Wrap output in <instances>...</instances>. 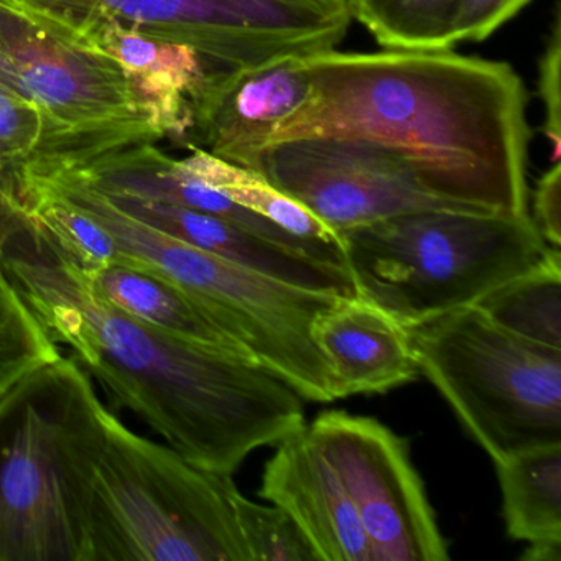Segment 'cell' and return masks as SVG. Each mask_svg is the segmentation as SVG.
<instances>
[{
	"mask_svg": "<svg viewBox=\"0 0 561 561\" xmlns=\"http://www.w3.org/2000/svg\"><path fill=\"white\" fill-rule=\"evenodd\" d=\"M310 93L271 146L353 140L462 211L528 218L527 90L505 61L451 50L304 57Z\"/></svg>",
	"mask_w": 561,
	"mask_h": 561,
	"instance_id": "1",
	"label": "cell"
},
{
	"mask_svg": "<svg viewBox=\"0 0 561 561\" xmlns=\"http://www.w3.org/2000/svg\"><path fill=\"white\" fill-rule=\"evenodd\" d=\"M2 265L58 346L193 465L232 476L305 425L304 399L284 380L124 313L31 236L5 245Z\"/></svg>",
	"mask_w": 561,
	"mask_h": 561,
	"instance_id": "2",
	"label": "cell"
},
{
	"mask_svg": "<svg viewBox=\"0 0 561 561\" xmlns=\"http://www.w3.org/2000/svg\"><path fill=\"white\" fill-rule=\"evenodd\" d=\"M234 485L137 435L100 400L83 449L87 561H249Z\"/></svg>",
	"mask_w": 561,
	"mask_h": 561,
	"instance_id": "3",
	"label": "cell"
},
{
	"mask_svg": "<svg viewBox=\"0 0 561 561\" xmlns=\"http://www.w3.org/2000/svg\"><path fill=\"white\" fill-rule=\"evenodd\" d=\"M22 172L90 216L116 245V262L167 278L195 297L254 364L307 402H334L330 367L313 336L340 298L307 290L170 238L113 205L68 170Z\"/></svg>",
	"mask_w": 561,
	"mask_h": 561,
	"instance_id": "4",
	"label": "cell"
},
{
	"mask_svg": "<svg viewBox=\"0 0 561 561\" xmlns=\"http://www.w3.org/2000/svg\"><path fill=\"white\" fill-rule=\"evenodd\" d=\"M340 239L357 297L407 328L472 307L553 249L531 216L456 209L402 213Z\"/></svg>",
	"mask_w": 561,
	"mask_h": 561,
	"instance_id": "5",
	"label": "cell"
},
{
	"mask_svg": "<svg viewBox=\"0 0 561 561\" xmlns=\"http://www.w3.org/2000/svg\"><path fill=\"white\" fill-rule=\"evenodd\" d=\"M98 402L71 354L0 397V561H87L83 448Z\"/></svg>",
	"mask_w": 561,
	"mask_h": 561,
	"instance_id": "6",
	"label": "cell"
},
{
	"mask_svg": "<svg viewBox=\"0 0 561 561\" xmlns=\"http://www.w3.org/2000/svg\"><path fill=\"white\" fill-rule=\"evenodd\" d=\"M420 374L497 462L561 443V350L465 307L409 328Z\"/></svg>",
	"mask_w": 561,
	"mask_h": 561,
	"instance_id": "7",
	"label": "cell"
},
{
	"mask_svg": "<svg viewBox=\"0 0 561 561\" xmlns=\"http://www.w3.org/2000/svg\"><path fill=\"white\" fill-rule=\"evenodd\" d=\"M0 55L42 119L34 170L75 169L104 153L163 139L133 75L111 55L55 34L0 4Z\"/></svg>",
	"mask_w": 561,
	"mask_h": 561,
	"instance_id": "8",
	"label": "cell"
},
{
	"mask_svg": "<svg viewBox=\"0 0 561 561\" xmlns=\"http://www.w3.org/2000/svg\"><path fill=\"white\" fill-rule=\"evenodd\" d=\"M61 37L96 47L127 31L193 48L203 60L252 67L307 54L323 0H0Z\"/></svg>",
	"mask_w": 561,
	"mask_h": 561,
	"instance_id": "9",
	"label": "cell"
},
{
	"mask_svg": "<svg viewBox=\"0 0 561 561\" xmlns=\"http://www.w3.org/2000/svg\"><path fill=\"white\" fill-rule=\"evenodd\" d=\"M307 426L350 494L374 561L448 560V543L402 436L344 410L321 412Z\"/></svg>",
	"mask_w": 561,
	"mask_h": 561,
	"instance_id": "10",
	"label": "cell"
},
{
	"mask_svg": "<svg viewBox=\"0 0 561 561\" xmlns=\"http://www.w3.org/2000/svg\"><path fill=\"white\" fill-rule=\"evenodd\" d=\"M261 173L337 234L419 209L462 211L422 192L386 153L353 140L311 137L274 144Z\"/></svg>",
	"mask_w": 561,
	"mask_h": 561,
	"instance_id": "11",
	"label": "cell"
},
{
	"mask_svg": "<svg viewBox=\"0 0 561 561\" xmlns=\"http://www.w3.org/2000/svg\"><path fill=\"white\" fill-rule=\"evenodd\" d=\"M310 93L304 57L208 71L188 96L192 147L262 172V160L285 119Z\"/></svg>",
	"mask_w": 561,
	"mask_h": 561,
	"instance_id": "12",
	"label": "cell"
},
{
	"mask_svg": "<svg viewBox=\"0 0 561 561\" xmlns=\"http://www.w3.org/2000/svg\"><path fill=\"white\" fill-rule=\"evenodd\" d=\"M274 446L262 474V499L295 522L318 561H374L350 494L307 423Z\"/></svg>",
	"mask_w": 561,
	"mask_h": 561,
	"instance_id": "13",
	"label": "cell"
},
{
	"mask_svg": "<svg viewBox=\"0 0 561 561\" xmlns=\"http://www.w3.org/2000/svg\"><path fill=\"white\" fill-rule=\"evenodd\" d=\"M103 195L130 218L193 248L307 290L357 297L353 277L343 265L295 251L208 213L156 199Z\"/></svg>",
	"mask_w": 561,
	"mask_h": 561,
	"instance_id": "14",
	"label": "cell"
},
{
	"mask_svg": "<svg viewBox=\"0 0 561 561\" xmlns=\"http://www.w3.org/2000/svg\"><path fill=\"white\" fill-rule=\"evenodd\" d=\"M334 399L386 393L420 376L409 328L360 297L340 298L313 327Z\"/></svg>",
	"mask_w": 561,
	"mask_h": 561,
	"instance_id": "15",
	"label": "cell"
},
{
	"mask_svg": "<svg viewBox=\"0 0 561 561\" xmlns=\"http://www.w3.org/2000/svg\"><path fill=\"white\" fill-rule=\"evenodd\" d=\"M81 272L103 300L124 313L196 346L254 363L195 297L167 278L119 262Z\"/></svg>",
	"mask_w": 561,
	"mask_h": 561,
	"instance_id": "16",
	"label": "cell"
},
{
	"mask_svg": "<svg viewBox=\"0 0 561 561\" xmlns=\"http://www.w3.org/2000/svg\"><path fill=\"white\" fill-rule=\"evenodd\" d=\"M494 466L508 537L561 545V443L514 453Z\"/></svg>",
	"mask_w": 561,
	"mask_h": 561,
	"instance_id": "17",
	"label": "cell"
},
{
	"mask_svg": "<svg viewBox=\"0 0 561 561\" xmlns=\"http://www.w3.org/2000/svg\"><path fill=\"white\" fill-rule=\"evenodd\" d=\"M190 149L192 153L179 160L186 172L215 186L242 208L261 216L294 238L343 252L340 234L298 199L268 182L262 173L226 162L198 147Z\"/></svg>",
	"mask_w": 561,
	"mask_h": 561,
	"instance_id": "18",
	"label": "cell"
},
{
	"mask_svg": "<svg viewBox=\"0 0 561 561\" xmlns=\"http://www.w3.org/2000/svg\"><path fill=\"white\" fill-rule=\"evenodd\" d=\"M474 307L524 340L561 350L560 249H551L543 261L508 278Z\"/></svg>",
	"mask_w": 561,
	"mask_h": 561,
	"instance_id": "19",
	"label": "cell"
},
{
	"mask_svg": "<svg viewBox=\"0 0 561 561\" xmlns=\"http://www.w3.org/2000/svg\"><path fill=\"white\" fill-rule=\"evenodd\" d=\"M458 0H353V14L383 50H451Z\"/></svg>",
	"mask_w": 561,
	"mask_h": 561,
	"instance_id": "20",
	"label": "cell"
},
{
	"mask_svg": "<svg viewBox=\"0 0 561 561\" xmlns=\"http://www.w3.org/2000/svg\"><path fill=\"white\" fill-rule=\"evenodd\" d=\"M61 356L57 341L31 310L0 255V397L27 374Z\"/></svg>",
	"mask_w": 561,
	"mask_h": 561,
	"instance_id": "21",
	"label": "cell"
},
{
	"mask_svg": "<svg viewBox=\"0 0 561 561\" xmlns=\"http://www.w3.org/2000/svg\"><path fill=\"white\" fill-rule=\"evenodd\" d=\"M231 502L249 561H318L300 528L277 505L257 504L238 485Z\"/></svg>",
	"mask_w": 561,
	"mask_h": 561,
	"instance_id": "22",
	"label": "cell"
},
{
	"mask_svg": "<svg viewBox=\"0 0 561 561\" xmlns=\"http://www.w3.org/2000/svg\"><path fill=\"white\" fill-rule=\"evenodd\" d=\"M42 139V119L27 98L0 88V186L11 199L12 175L34 159Z\"/></svg>",
	"mask_w": 561,
	"mask_h": 561,
	"instance_id": "23",
	"label": "cell"
},
{
	"mask_svg": "<svg viewBox=\"0 0 561 561\" xmlns=\"http://www.w3.org/2000/svg\"><path fill=\"white\" fill-rule=\"evenodd\" d=\"M561 14L560 4L554 12L551 34L538 61V94L543 103L545 137L551 144V162H560L561 156Z\"/></svg>",
	"mask_w": 561,
	"mask_h": 561,
	"instance_id": "24",
	"label": "cell"
},
{
	"mask_svg": "<svg viewBox=\"0 0 561 561\" xmlns=\"http://www.w3.org/2000/svg\"><path fill=\"white\" fill-rule=\"evenodd\" d=\"M525 5V0H458L451 21L453 45L484 42Z\"/></svg>",
	"mask_w": 561,
	"mask_h": 561,
	"instance_id": "25",
	"label": "cell"
},
{
	"mask_svg": "<svg viewBox=\"0 0 561 561\" xmlns=\"http://www.w3.org/2000/svg\"><path fill=\"white\" fill-rule=\"evenodd\" d=\"M534 225L550 248L561 245V165H553L538 179L534 193Z\"/></svg>",
	"mask_w": 561,
	"mask_h": 561,
	"instance_id": "26",
	"label": "cell"
},
{
	"mask_svg": "<svg viewBox=\"0 0 561 561\" xmlns=\"http://www.w3.org/2000/svg\"><path fill=\"white\" fill-rule=\"evenodd\" d=\"M520 558L524 561H561V545H528Z\"/></svg>",
	"mask_w": 561,
	"mask_h": 561,
	"instance_id": "27",
	"label": "cell"
},
{
	"mask_svg": "<svg viewBox=\"0 0 561 561\" xmlns=\"http://www.w3.org/2000/svg\"><path fill=\"white\" fill-rule=\"evenodd\" d=\"M0 88H5V90L14 91V93H19L18 90H15L14 81H12L11 73H9L8 65H5L4 57L0 55Z\"/></svg>",
	"mask_w": 561,
	"mask_h": 561,
	"instance_id": "28",
	"label": "cell"
},
{
	"mask_svg": "<svg viewBox=\"0 0 561 561\" xmlns=\"http://www.w3.org/2000/svg\"><path fill=\"white\" fill-rule=\"evenodd\" d=\"M9 244L8 238L0 232V255L4 254L5 245Z\"/></svg>",
	"mask_w": 561,
	"mask_h": 561,
	"instance_id": "29",
	"label": "cell"
},
{
	"mask_svg": "<svg viewBox=\"0 0 561 561\" xmlns=\"http://www.w3.org/2000/svg\"><path fill=\"white\" fill-rule=\"evenodd\" d=\"M531 0H525V4H530Z\"/></svg>",
	"mask_w": 561,
	"mask_h": 561,
	"instance_id": "30",
	"label": "cell"
}]
</instances>
